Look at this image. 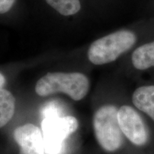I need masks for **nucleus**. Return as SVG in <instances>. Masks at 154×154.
I'll use <instances>...</instances> for the list:
<instances>
[{
	"mask_svg": "<svg viewBox=\"0 0 154 154\" xmlns=\"http://www.w3.org/2000/svg\"><path fill=\"white\" fill-rule=\"evenodd\" d=\"M16 0H0V14H6L14 6Z\"/></svg>",
	"mask_w": 154,
	"mask_h": 154,
	"instance_id": "nucleus-12",
	"label": "nucleus"
},
{
	"mask_svg": "<svg viewBox=\"0 0 154 154\" xmlns=\"http://www.w3.org/2000/svg\"><path fill=\"white\" fill-rule=\"evenodd\" d=\"M14 138L19 146V154H45L42 131L32 124L17 127Z\"/></svg>",
	"mask_w": 154,
	"mask_h": 154,
	"instance_id": "nucleus-6",
	"label": "nucleus"
},
{
	"mask_svg": "<svg viewBox=\"0 0 154 154\" xmlns=\"http://www.w3.org/2000/svg\"><path fill=\"white\" fill-rule=\"evenodd\" d=\"M6 83V79L4 75L0 72V89L3 88V86H5Z\"/></svg>",
	"mask_w": 154,
	"mask_h": 154,
	"instance_id": "nucleus-13",
	"label": "nucleus"
},
{
	"mask_svg": "<svg viewBox=\"0 0 154 154\" xmlns=\"http://www.w3.org/2000/svg\"><path fill=\"white\" fill-rule=\"evenodd\" d=\"M119 108L113 104H104L95 111L93 128L100 147L109 153L120 150L124 144V137L118 121Z\"/></svg>",
	"mask_w": 154,
	"mask_h": 154,
	"instance_id": "nucleus-2",
	"label": "nucleus"
},
{
	"mask_svg": "<svg viewBox=\"0 0 154 154\" xmlns=\"http://www.w3.org/2000/svg\"><path fill=\"white\" fill-rule=\"evenodd\" d=\"M89 88V80L84 74L54 72L48 73L38 81L35 91L40 96L63 93L74 101H80L87 95Z\"/></svg>",
	"mask_w": 154,
	"mask_h": 154,
	"instance_id": "nucleus-1",
	"label": "nucleus"
},
{
	"mask_svg": "<svg viewBox=\"0 0 154 154\" xmlns=\"http://www.w3.org/2000/svg\"><path fill=\"white\" fill-rule=\"evenodd\" d=\"M15 98L5 88L0 89V128L6 126L12 119L15 111Z\"/></svg>",
	"mask_w": 154,
	"mask_h": 154,
	"instance_id": "nucleus-9",
	"label": "nucleus"
},
{
	"mask_svg": "<svg viewBox=\"0 0 154 154\" xmlns=\"http://www.w3.org/2000/svg\"><path fill=\"white\" fill-rule=\"evenodd\" d=\"M79 128L77 119L72 116L43 119L42 129L44 140L45 153L59 154L64 140Z\"/></svg>",
	"mask_w": 154,
	"mask_h": 154,
	"instance_id": "nucleus-5",
	"label": "nucleus"
},
{
	"mask_svg": "<svg viewBox=\"0 0 154 154\" xmlns=\"http://www.w3.org/2000/svg\"><path fill=\"white\" fill-rule=\"evenodd\" d=\"M132 105L154 124V84L143 85L134 90L131 96Z\"/></svg>",
	"mask_w": 154,
	"mask_h": 154,
	"instance_id": "nucleus-7",
	"label": "nucleus"
},
{
	"mask_svg": "<svg viewBox=\"0 0 154 154\" xmlns=\"http://www.w3.org/2000/svg\"><path fill=\"white\" fill-rule=\"evenodd\" d=\"M61 111L60 108L54 103H48L42 109V115L43 116V119L61 116Z\"/></svg>",
	"mask_w": 154,
	"mask_h": 154,
	"instance_id": "nucleus-11",
	"label": "nucleus"
},
{
	"mask_svg": "<svg viewBox=\"0 0 154 154\" xmlns=\"http://www.w3.org/2000/svg\"><path fill=\"white\" fill-rule=\"evenodd\" d=\"M146 119L133 105L119 108L118 121L124 138L140 149L147 148L151 141V133Z\"/></svg>",
	"mask_w": 154,
	"mask_h": 154,
	"instance_id": "nucleus-4",
	"label": "nucleus"
},
{
	"mask_svg": "<svg viewBox=\"0 0 154 154\" xmlns=\"http://www.w3.org/2000/svg\"><path fill=\"white\" fill-rule=\"evenodd\" d=\"M137 40L129 30H120L96 40L88 51V60L95 65H103L116 60L134 47Z\"/></svg>",
	"mask_w": 154,
	"mask_h": 154,
	"instance_id": "nucleus-3",
	"label": "nucleus"
},
{
	"mask_svg": "<svg viewBox=\"0 0 154 154\" xmlns=\"http://www.w3.org/2000/svg\"><path fill=\"white\" fill-rule=\"evenodd\" d=\"M132 64L136 69L146 71L154 67V42L138 47L131 56Z\"/></svg>",
	"mask_w": 154,
	"mask_h": 154,
	"instance_id": "nucleus-8",
	"label": "nucleus"
},
{
	"mask_svg": "<svg viewBox=\"0 0 154 154\" xmlns=\"http://www.w3.org/2000/svg\"><path fill=\"white\" fill-rule=\"evenodd\" d=\"M46 2L63 16L76 14L81 9L79 0H46Z\"/></svg>",
	"mask_w": 154,
	"mask_h": 154,
	"instance_id": "nucleus-10",
	"label": "nucleus"
}]
</instances>
